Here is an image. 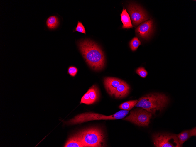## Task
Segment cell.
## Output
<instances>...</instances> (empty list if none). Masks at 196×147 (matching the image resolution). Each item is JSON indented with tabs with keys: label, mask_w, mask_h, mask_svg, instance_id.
Wrapping results in <instances>:
<instances>
[{
	"label": "cell",
	"mask_w": 196,
	"mask_h": 147,
	"mask_svg": "<svg viewBox=\"0 0 196 147\" xmlns=\"http://www.w3.org/2000/svg\"><path fill=\"white\" fill-rule=\"evenodd\" d=\"M78 71L77 68L74 66H70L68 69V73L71 76L74 77Z\"/></svg>",
	"instance_id": "cell-20"
},
{
	"label": "cell",
	"mask_w": 196,
	"mask_h": 147,
	"mask_svg": "<svg viewBox=\"0 0 196 147\" xmlns=\"http://www.w3.org/2000/svg\"><path fill=\"white\" fill-rule=\"evenodd\" d=\"M196 135V129L195 127L191 130L185 131L177 135L180 145L183 143L191 137Z\"/></svg>",
	"instance_id": "cell-12"
},
{
	"label": "cell",
	"mask_w": 196,
	"mask_h": 147,
	"mask_svg": "<svg viewBox=\"0 0 196 147\" xmlns=\"http://www.w3.org/2000/svg\"><path fill=\"white\" fill-rule=\"evenodd\" d=\"M120 15L121 20L123 24L122 28H132L133 26L130 17L125 9H123Z\"/></svg>",
	"instance_id": "cell-14"
},
{
	"label": "cell",
	"mask_w": 196,
	"mask_h": 147,
	"mask_svg": "<svg viewBox=\"0 0 196 147\" xmlns=\"http://www.w3.org/2000/svg\"><path fill=\"white\" fill-rule=\"evenodd\" d=\"M153 140L156 147H182L177 135L171 133H158L153 136Z\"/></svg>",
	"instance_id": "cell-6"
},
{
	"label": "cell",
	"mask_w": 196,
	"mask_h": 147,
	"mask_svg": "<svg viewBox=\"0 0 196 147\" xmlns=\"http://www.w3.org/2000/svg\"><path fill=\"white\" fill-rule=\"evenodd\" d=\"M148 94V101L142 108L152 114H155L156 110L162 111L168 103L169 98L164 94L154 93Z\"/></svg>",
	"instance_id": "cell-4"
},
{
	"label": "cell",
	"mask_w": 196,
	"mask_h": 147,
	"mask_svg": "<svg viewBox=\"0 0 196 147\" xmlns=\"http://www.w3.org/2000/svg\"><path fill=\"white\" fill-rule=\"evenodd\" d=\"M141 44V42L137 37H134L129 43L130 48L133 51L136 50Z\"/></svg>",
	"instance_id": "cell-17"
},
{
	"label": "cell",
	"mask_w": 196,
	"mask_h": 147,
	"mask_svg": "<svg viewBox=\"0 0 196 147\" xmlns=\"http://www.w3.org/2000/svg\"><path fill=\"white\" fill-rule=\"evenodd\" d=\"M64 147H84L82 142L76 134L70 137Z\"/></svg>",
	"instance_id": "cell-13"
},
{
	"label": "cell",
	"mask_w": 196,
	"mask_h": 147,
	"mask_svg": "<svg viewBox=\"0 0 196 147\" xmlns=\"http://www.w3.org/2000/svg\"><path fill=\"white\" fill-rule=\"evenodd\" d=\"M78 46L86 62L92 69L99 70L104 68L105 56L97 43L90 40L85 39L79 41Z\"/></svg>",
	"instance_id": "cell-1"
},
{
	"label": "cell",
	"mask_w": 196,
	"mask_h": 147,
	"mask_svg": "<svg viewBox=\"0 0 196 147\" xmlns=\"http://www.w3.org/2000/svg\"><path fill=\"white\" fill-rule=\"evenodd\" d=\"M74 31H77L78 32L86 34V30L84 26L82 23L79 21H78L77 25L75 28V30Z\"/></svg>",
	"instance_id": "cell-19"
},
{
	"label": "cell",
	"mask_w": 196,
	"mask_h": 147,
	"mask_svg": "<svg viewBox=\"0 0 196 147\" xmlns=\"http://www.w3.org/2000/svg\"><path fill=\"white\" fill-rule=\"evenodd\" d=\"M129 112V111L122 110L109 116L92 112L85 113L78 115L64 123L74 124L95 120L119 119L124 118Z\"/></svg>",
	"instance_id": "cell-3"
},
{
	"label": "cell",
	"mask_w": 196,
	"mask_h": 147,
	"mask_svg": "<svg viewBox=\"0 0 196 147\" xmlns=\"http://www.w3.org/2000/svg\"><path fill=\"white\" fill-rule=\"evenodd\" d=\"M153 31V22L152 19L145 21L139 25L135 30L136 35L144 39H148Z\"/></svg>",
	"instance_id": "cell-8"
},
{
	"label": "cell",
	"mask_w": 196,
	"mask_h": 147,
	"mask_svg": "<svg viewBox=\"0 0 196 147\" xmlns=\"http://www.w3.org/2000/svg\"><path fill=\"white\" fill-rule=\"evenodd\" d=\"M123 80L116 78L106 77L104 78V83L108 93L113 96L116 89L121 83Z\"/></svg>",
	"instance_id": "cell-10"
},
{
	"label": "cell",
	"mask_w": 196,
	"mask_h": 147,
	"mask_svg": "<svg viewBox=\"0 0 196 147\" xmlns=\"http://www.w3.org/2000/svg\"><path fill=\"white\" fill-rule=\"evenodd\" d=\"M99 96V92L96 85H93L82 97L80 103L92 104L97 101Z\"/></svg>",
	"instance_id": "cell-9"
},
{
	"label": "cell",
	"mask_w": 196,
	"mask_h": 147,
	"mask_svg": "<svg viewBox=\"0 0 196 147\" xmlns=\"http://www.w3.org/2000/svg\"><path fill=\"white\" fill-rule=\"evenodd\" d=\"M46 24L48 28L51 29H55L59 25L58 19L56 16H51L47 18Z\"/></svg>",
	"instance_id": "cell-15"
},
{
	"label": "cell",
	"mask_w": 196,
	"mask_h": 147,
	"mask_svg": "<svg viewBox=\"0 0 196 147\" xmlns=\"http://www.w3.org/2000/svg\"><path fill=\"white\" fill-rule=\"evenodd\" d=\"M84 147H104L105 137L102 131L97 127H93L82 131L76 134Z\"/></svg>",
	"instance_id": "cell-2"
},
{
	"label": "cell",
	"mask_w": 196,
	"mask_h": 147,
	"mask_svg": "<svg viewBox=\"0 0 196 147\" xmlns=\"http://www.w3.org/2000/svg\"><path fill=\"white\" fill-rule=\"evenodd\" d=\"M136 73L142 78H145L148 75V72L143 67H140L136 70Z\"/></svg>",
	"instance_id": "cell-18"
},
{
	"label": "cell",
	"mask_w": 196,
	"mask_h": 147,
	"mask_svg": "<svg viewBox=\"0 0 196 147\" xmlns=\"http://www.w3.org/2000/svg\"><path fill=\"white\" fill-rule=\"evenodd\" d=\"M138 101L137 100H136L125 102L121 104L119 107L122 110L129 111L135 106Z\"/></svg>",
	"instance_id": "cell-16"
},
{
	"label": "cell",
	"mask_w": 196,
	"mask_h": 147,
	"mask_svg": "<svg viewBox=\"0 0 196 147\" xmlns=\"http://www.w3.org/2000/svg\"><path fill=\"white\" fill-rule=\"evenodd\" d=\"M129 89V85L126 82L123 81L115 90L113 95L117 98H123L128 94Z\"/></svg>",
	"instance_id": "cell-11"
},
{
	"label": "cell",
	"mask_w": 196,
	"mask_h": 147,
	"mask_svg": "<svg viewBox=\"0 0 196 147\" xmlns=\"http://www.w3.org/2000/svg\"><path fill=\"white\" fill-rule=\"evenodd\" d=\"M139 108L131 111L129 116L123 120L139 126H148L151 118L152 114L142 108Z\"/></svg>",
	"instance_id": "cell-5"
},
{
	"label": "cell",
	"mask_w": 196,
	"mask_h": 147,
	"mask_svg": "<svg viewBox=\"0 0 196 147\" xmlns=\"http://www.w3.org/2000/svg\"><path fill=\"white\" fill-rule=\"evenodd\" d=\"M132 24L137 26L142 22L149 19L146 12L140 6L135 4H129L127 8Z\"/></svg>",
	"instance_id": "cell-7"
}]
</instances>
